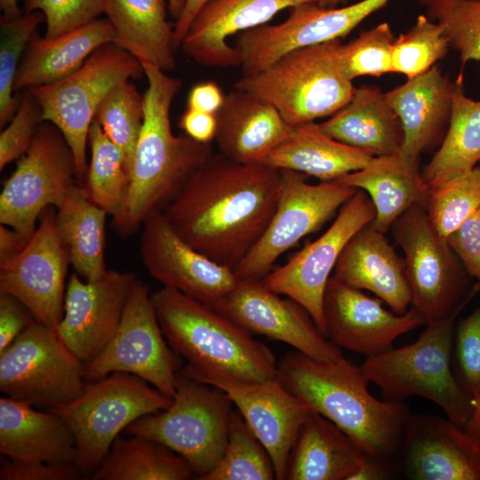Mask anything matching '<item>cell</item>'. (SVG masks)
<instances>
[{
    "mask_svg": "<svg viewBox=\"0 0 480 480\" xmlns=\"http://www.w3.org/2000/svg\"><path fill=\"white\" fill-rule=\"evenodd\" d=\"M281 185L278 169L212 154L163 212L190 246L234 270L265 233Z\"/></svg>",
    "mask_w": 480,
    "mask_h": 480,
    "instance_id": "1",
    "label": "cell"
},
{
    "mask_svg": "<svg viewBox=\"0 0 480 480\" xmlns=\"http://www.w3.org/2000/svg\"><path fill=\"white\" fill-rule=\"evenodd\" d=\"M148 80L144 120L130 172L127 193L113 226L123 237L132 235L153 212L163 211L188 180L212 156L211 143L174 135L170 110L182 82L156 66L141 63Z\"/></svg>",
    "mask_w": 480,
    "mask_h": 480,
    "instance_id": "2",
    "label": "cell"
},
{
    "mask_svg": "<svg viewBox=\"0 0 480 480\" xmlns=\"http://www.w3.org/2000/svg\"><path fill=\"white\" fill-rule=\"evenodd\" d=\"M277 379L365 454L385 460L397 455L411 412L403 402L374 397L360 367L344 356L324 362L289 352L277 364Z\"/></svg>",
    "mask_w": 480,
    "mask_h": 480,
    "instance_id": "3",
    "label": "cell"
},
{
    "mask_svg": "<svg viewBox=\"0 0 480 480\" xmlns=\"http://www.w3.org/2000/svg\"><path fill=\"white\" fill-rule=\"evenodd\" d=\"M151 300L164 337L188 362L184 369L209 382H261L277 378L272 351L213 308L170 287Z\"/></svg>",
    "mask_w": 480,
    "mask_h": 480,
    "instance_id": "4",
    "label": "cell"
},
{
    "mask_svg": "<svg viewBox=\"0 0 480 480\" xmlns=\"http://www.w3.org/2000/svg\"><path fill=\"white\" fill-rule=\"evenodd\" d=\"M466 304L444 319L428 323L415 342L368 356L359 366L366 380L379 387L384 400L422 396L464 430L472 418L474 402L456 379L452 357L456 319Z\"/></svg>",
    "mask_w": 480,
    "mask_h": 480,
    "instance_id": "5",
    "label": "cell"
},
{
    "mask_svg": "<svg viewBox=\"0 0 480 480\" xmlns=\"http://www.w3.org/2000/svg\"><path fill=\"white\" fill-rule=\"evenodd\" d=\"M342 44L336 39L292 50L233 86L272 105L290 125L331 116L356 89L342 68Z\"/></svg>",
    "mask_w": 480,
    "mask_h": 480,
    "instance_id": "6",
    "label": "cell"
},
{
    "mask_svg": "<svg viewBox=\"0 0 480 480\" xmlns=\"http://www.w3.org/2000/svg\"><path fill=\"white\" fill-rule=\"evenodd\" d=\"M233 404L222 389L183 370L177 372L170 406L137 419L125 430L130 436L150 438L176 452L200 480L223 456Z\"/></svg>",
    "mask_w": 480,
    "mask_h": 480,
    "instance_id": "7",
    "label": "cell"
},
{
    "mask_svg": "<svg viewBox=\"0 0 480 480\" xmlns=\"http://www.w3.org/2000/svg\"><path fill=\"white\" fill-rule=\"evenodd\" d=\"M172 401L142 378L116 372L86 384L77 398L48 410L71 428L75 464L89 478L123 430L144 415L167 409Z\"/></svg>",
    "mask_w": 480,
    "mask_h": 480,
    "instance_id": "8",
    "label": "cell"
},
{
    "mask_svg": "<svg viewBox=\"0 0 480 480\" xmlns=\"http://www.w3.org/2000/svg\"><path fill=\"white\" fill-rule=\"evenodd\" d=\"M142 75L139 60L109 43L96 49L69 76L28 89L42 108L43 121L53 124L71 148L80 182L85 181L88 134L100 104L117 85Z\"/></svg>",
    "mask_w": 480,
    "mask_h": 480,
    "instance_id": "9",
    "label": "cell"
},
{
    "mask_svg": "<svg viewBox=\"0 0 480 480\" xmlns=\"http://www.w3.org/2000/svg\"><path fill=\"white\" fill-rule=\"evenodd\" d=\"M391 228L404 253L411 305L427 324L446 318L479 292L476 283L466 295L467 276L446 238L431 222L426 207L412 205Z\"/></svg>",
    "mask_w": 480,
    "mask_h": 480,
    "instance_id": "10",
    "label": "cell"
},
{
    "mask_svg": "<svg viewBox=\"0 0 480 480\" xmlns=\"http://www.w3.org/2000/svg\"><path fill=\"white\" fill-rule=\"evenodd\" d=\"M84 365L55 328L36 320L0 353V390L36 408L59 406L83 393Z\"/></svg>",
    "mask_w": 480,
    "mask_h": 480,
    "instance_id": "11",
    "label": "cell"
},
{
    "mask_svg": "<svg viewBox=\"0 0 480 480\" xmlns=\"http://www.w3.org/2000/svg\"><path fill=\"white\" fill-rule=\"evenodd\" d=\"M79 180L71 148L52 123L40 124L0 195V223L29 240L41 213L57 209Z\"/></svg>",
    "mask_w": 480,
    "mask_h": 480,
    "instance_id": "12",
    "label": "cell"
},
{
    "mask_svg": "<svg viewBox=\"0 0 480 480\" xmlns=\"http://www.w3.org/2000/svg\"><path fill=\"white\" fill-rule=\"evenodd\" d=\"M280 172L276 209L261 238L234 269L238 278L262 280L282 254L319 229L357 191L335 180L310 184L304 173Z\"/></svg>",
    "mask_w": 480,
    "mask_h": 480,
    "instance_id": "13",
    "label": "cell"
},
{
    "mask_svg": "<svg viewBox=\"0 0 480 480\" xmlns=\"http://www.w3.org/2000/svg\"><path fill=\"white\" fill-rule=\"evenodd\" d=\"M164 336L148 286L138 279L114 336L84 365V379L93 381L113 372H128L172 398L177 372L173 355Z\"/></svg>",
    "mask_w": 480,
    "mask_h": 480,
    "instance_id": "14",
    "label": "cell"
},
{
    "mask_svg": "<svg viewBox=\"0 0 480 480\" xmlns=\"http://www.w3.org/2000/svg\"><path fill=\"white\" fill-rule=\"evenodd\" d=\"M374 217L371 198L357 189L328 229L285 264L272 269L261 280L263 284L300 304L324 334V296L332 271L350 238Z\"/></svg>",
    "mask_w": 480,
    "mask_h": 480,
    "instance_id": "15",
    "label": "cell"
},
{
    "mask_svg": "<svg viewBox=\"0 0 480 480\" xmlns=\"http://www.w3.org/2000/svg\"><path fill=\"white\" fill-rule=\"evenodd\" d=\"M390 0H361L324 8L307 3L290 9L286 20L263 24L236 36L243 76L253 75L285 53L302 47L340 39Z\"/></svg>",
    "mask_w": 480,
    "mask_h": 480,
    "instance_id": "16",
    "label": "cell"
},
{
    "mask_svg": "<svg viewBox=\"0 0 480 480\" xmlns=\"http://www.w3.org/2000/svg\"><path fill=\"white\" fill-rule=\"evenodd\" d=\"M70 265L57 230L56 212L47 207L23 250L0 263V294L14 296L35 319L56 328L64 314L66 278Z\"/></svg>",
    "mask_w": 480,
    "mask_h": 480,
    "instance_id": "17",
    "label": "cell"
},
{
    "mask_svg": "<svg viewBox=\"0 0 480 480\" xmlns=\"http://www.w3.org/2000/svg\"><path fill=\"white\" fill-rule=\"evenodd\" d=\"M213 308L249 332L284 342L313 359L332 362L343 356L300 304L279 297L261 280L238 278Z\"/></svg>",
    "mask_w": 480,
    "mask_h": 480,
    "instance_id": "18",
    "label": "cell"
},
{
    "mask_svg": "<svg viewBox=\"0 0 480 480\" xmlns=\"http://www.w3.org/2000/svg\"><path fill=\"white\" fill-rule=\"evenodd\" d=\"M145 269L163 286L213 308L236 284L234 270L204 256L174 230L163 211L142 224L140 246Z\"/></svg>",
    "mask_w": 480,
    "mask_h": 480,
    "instance_id": "19",
    "label": "cell"
},
{
    "mask_svg": "<svg viewBox=\"0 0 480 480\" xmlns=\"http://www.w3.org/2000/svg\"><path fill=\"white\" fill-rule=\"evenodd\" d=\"M138 279L132 272L116 269H108L94 281H85L76 273L69 276L64 314L55 329L84 364L93 359L114 336Z\"/></svg>",
    "mask_w": 480,
    "mask_h": 480,
    "instance_id": "20",
    "label": "cell"
},
{
    "mask_svg": "<svg viewBox=\"0 0 480 480\" xmlns=\"http://www.w3.org/2000/svg\"><path fill=\"white\" fill-rule=\"evenodd\" d=\"M325 336L335 345L366 357L393 348L396 338L427 324L411 307L399 315L387 310L379 298H372L332 276L324 296Z\"/></svg>",
    "mask_w": 480,
    "mask_h": 480,
    "instance_id": "21",
    "label": "cell"
},
{
    "mask_svg": "<svg viewBox=\"0 0 480 480\" xmlns=\"http://www.w3.org/2000/svg\"><path fill=\"white\" fill-rule=\"evenodd\" d=\"M412 480H480V443L448 418L410 413L398 453Z\"/></svg>",
    "mask_w": 480,
    "mask_h": 480,
    "instance_id": "22",
    "label": "cell"
},
{
    "mask_svg": "<svg viewBox=\"0 0 480 480\" xmlns=\"http://www.w3.org/2000/svg\"><path fill=\"white\" fill-rule=\"evenodd\" d=\"M226 392L273 461L276 479L284 480L291 449L313 411L277 378L261 382H205Z\"/></svg>",
    "mask_w": 480,
    "mask_h": 480,
    "instance_id": "23",
    "label": "cell"
},
{
    "mask_svg": "<svg viewBox=\"0 0 480 480\" xmlns=\"http://www.w3.org/2000/svg\"><path fill=\"white\" fill-rule=\"evenodd\" d=\"M317 0H211L193 20L180 48L196 63L213 68L241 65L228 39L268 23L278 12Z\"/></svg>",
    "mask_w": 480,
    "mask_h": 480,
    "instance_id": "24",
    "label": "cell"
},
{
    "mask_svg": "<svg viewBox=\"0 0 480 480\" xmlns=\"http://www.w3.org/2000/svg\"><path fill=\"white\" fill-rule=\"evenodd\" d=\"M456 84L437 66L408 79L386 92L404 131L399 153L403 160L419 164L420 156L434 145L449 125Z\"/></svg>",
    "mask_w": 480,
    "mask_h": 480,
    "instance_id": "25",
    "label": "cell"
},
{
    "mask_svg": "<svg viewBox=\"0 0 480 480\" xmlns=\"http://www.w3.org/2000/svg\"><path fill=\"white\" fill-rule=\"evenodd\" d=\"M216 117L220 153L245 164H262L292 130L272 105L235 88L225 95Z\"/></svg>",
    "mask_w": 480,
    "mask_h": 480,
    "instance_id": "26",
    "label": "cell"
},
{
    "mask_svg": "<svg viewBox=\"0 0 480 480\" xmlns=\"http://www.w3.org/2000/svg\"><path fill=\"white\" fill-rule=\"evenodd\" d=\"M332 276L352 287L372 292L396 314L409 309L411 293L404 260L385 234L370 224L348 242Z\"/></svg>",
    "mask_w": 480,
    "mask_h": 480,
    "instance_id": "27",
    "label": "cell"
},
{
    "mask_svg": "<svg viewBox=\"0 0 480 480\" xmlns=\"http://www.w3.org/2000/svg\"><path fill=\"white\" fill-rule=\"evenodd\" d=\"M0 452L15 461L75 463L76 442L56 412L4 396L0 398Z\"/></svg>",
    "mask_w": 480,
    "mask_h": 480,
    "instance_id": "28",
    "label": "cell"
},
{
    "mask_svg": "<svg viewBox=\"0 0 480 480\" xmlns=\"http://www.w3.org/2000/svg\"><path fill=\"white\" fill-rule=\"evenodd\" d=\"M116 43L108 19L94 20L54 37H31L19 67L14 92L60 81L80 68L100 46Z\"/></svg>",
    "mask_w": 480,
    "mask_h": 480,
    "instance_id": "29",
    "label": "cell"
},
{
    "mask_svg": "<svg viewBox=\"0 0 480 480\" xmlns=\"http://www.w3.org/2000/svg\"><path fill=\"white\" fill-rule=\"evenodd\" d=\"M319 126L334 140L372 156L397 155L404 141L401 121L386 92L372 86L356 88L348 103Z\"/></svg>",
    "mask_w": 480,
    "mask_h": 480,
    "instance_id": "30",
    "label": "cell"
},
{
    "mask_svg": "<svg viewBox=\"0 0 480 480\" xmlns=\"http://www.w3.org/2000/svg\"><path fill=\"white\" fill-rule=\"evenodd\" d=\"M102 4L116 44L140 63L164 72L175 68L174 23L167 20V0H102Z\"/></svg>",
    "mask_w": 480,
    "mask_h": 480,
    "instance_id": "31",
    "label": "cell"
},
{
    "mask_svg": "<svg viewBox=\"0 0 480 480\" xmlns=\"http://www.w3.org/2000/svg\"><path fill=\"white\" fill-rule=\"evenodd\" d=\"M335 181L368 193L375 208L370 225L383 234L412 205L426 207L429 191L419 164H410L398 155L375 156L364 168Z\"/></svg>",
    "mask_w": 480,
    "mask_h": 480,
    "instance_id": "32",
    "label": "cell"
},
{
    "mask_svg": "<svg viewBox=\"0 0 480 480\" xmlns=\"http://www.w3.org/2000/svg\"><path fill=\"white\" fill-rule=\"evenodd\" d=\"M335 424L313 412L291 449L287 480H349L366 459Z\"/></svg>",
    "mask_w": 480,
    "mask_h": 480,
    "instance_id": "33",
    "label": "cell"
},
{
    "mask_svg": "<svg viewBox=\"0 0 480 480\" xmlns=\"http://www.w3.org/2000/svg\"><path fill=\"white\" fill-rule=\"evenodd\" d=\"M374 157L330 137L319 124L307 122L292 125L287 139L262 164L278 170L299 172L321 181H332L364 168Z\"/></svg>",
    "mask_w": 480,
    "mask_h": 480,
    "instance_id": "34",
    "label": "cell"
},
{
    "mask_svg": "<svg viewBox=\"0 0 480 480\" xmlns=\"http://www.w3.org/2000/svg\"><path fill=\"white\" fill-rule=\"evenodd\" d=\"M108 213L96 204L84 185L78 181L57 209L59 236L70 265L85 281L100 278L108 270L105 264V227Z\"/></svg>",
    "mask_w": 480,
    "mask_h": 480,
    "instance_id": "35",
    "label": "cell"
},
{
    "mask_svg": "<svg viewBox=\"0 0 480 480\" xmlns=\"http://www.w3.org/2000/svg\"><path fill=\"white\" fill-rule=\"evenodd\" d=\"M189 463L164 444L148 437L118 436L90 480H188Z\"/></svg>",
    "mask_w": 480,
    "mask_h": 480,
    "instance_id": "36",
    "label": "cell"
},
{
    "mask_svg": "<svg viewBox=\"0 0 480 480\" xmlns=\"http://www.w3.org/2000/svg\"><path fill=\"white\" fill-rule=\"evenodd\" d=\"M480 162V100L456 84L447 132L422 175L428 187L463 175Z\"/></svg>",
    "mask_w": 480,
    "mask_h": 480,
    "instance_id": "37",
    "label": "cell"
},
{
    "mask_svg": "<svg viewBox=\"0 0 480 480\" xmlns=\"http://www.w3.org/2000/svg\"><path fill=\"white\" fill-rule=\"evenodd\" d=\"M90 162L84 185L92 200L115 218L122 209L130 175L122 151L96 119L88 134Z\"/></svg>",
    "mask_w": 480,
    "mask_h": 480,
    "instance_id": "38",
    "label": "cell"
},
{
    "mask_svg": "<svg viewBox=\"0 0 480 480\" xmlns=\"http://www.w3.org/2000/svg\"><path fill=\"white\" fill-rule=\"evenodd\" d=\"M272 479H276V473L270 455L239 412L234 411L223 456L200 480Z\"/></svg>",
    "mask_w": 480,
    "mask_h": 480,
    "instance_id": "39",
    "label": "cell"
},
{
    "mask_svg": "<svg viewBox=\"0 0 480 480\" xmlns=\"http://www.w3.org/2000/svg\"><path fill=\"white\" fill-rule=\"evenodd\" d=\"M132 82L122 83L112 90L94 118L122 151L129 175L144 120V96Z\"/></svg>",
    "mask_w": 480,
    "mask_h": 480,
    "instance_id": "40",
    "label": "cell"
},
{
    "mask_svg": "<svg viewBox=\"0 0 480 480\" xmlns=\"http://www.w3.org/2000/svg\"><path fill=\"white\" fill-rule=\"evenodd\" d=\"M44 22L40 12H24L15 18L0 19V126H5L16 113L20 97H16L14 83L25 50Z\"/></svg>",
    "mask_w": 480,
    "mask_h": 480,
    "instance_id": "41",
    "label": "cell"
},
{
    "mask_svg": "<svg viewBox=\"0 0 480 480\" xmlns=\"http://www.w3.org/2000/svg\"><path fill=\"white\" fill-rule=\"evenodd\" d=\"M480 207V167L429 187L426 210L434 227L446 238Z\"/></svg>",
    "mask_w": 480,
    "mask_h": 480,
    "instance_id": "42",
    "label": "cell"
},
{
    "mask_svg": "<svg viewBox=\"0 0 480 480\" xmlns=\"http://www.w3.org/2000/svg\"><path fill=\"white\" fill-rule=\"evenodd\" d=\"M451 46L443 27L428 15L420 14L414 25L395 39L393 72L408 79L421 75L443 59Z\"/></svg>",
    "mask_w": 480,
    "mask_h": 480,
    "instance_id": "43",
    "label": "cell"
},
{
    "mask_svg": "<svg viewBox=\"0 0 480 480\" xmlns=\"http://www.w3.org/2000/svg\"><path fill=\"white\" fill-rule=\"evenodd\" d=\"M439 23L462 63L480 60V0H417Z\"/></svg>",
    "mask_w": 480,
    "mask_h": 480,
    "instance_id": "44",
    "label": "cell"
},
{
    "mask_svg": "<svg viewBox=\"0 0 480 480\" xmlns=\"http://www.w3.org/2000/svg\"><path fill=\"white\" fill-rule=\"evenodd\" d=\"M395 36L388 22H381L340 49V62L346 76L353 80L358 76H380L393 73L392 48Z\"/></svg>",
    "mask_w": 480,
    "mask_h": 480,
    "instance_id": "45",
    "label": "cell"
},
{
    "mask_svg": "<svg viewBox=\"0 0 480 480\" xmlns=\"http://www.w3.org/2000/svg\"><path fill=\"white\" fill-rule=\"evenodd\" d=\"M479 292H480V283ZM453 372L461 387L473 398L480 397V302L455 327Z\"/></svg>",
    "mask_w": 480,
    "mask_h": 480,
    "instance_id": "46",
    "label": "cell"
},
{
    "mask_svg": "<svg viewBox=\"0 0 480 480\" xmlns=\"http://www.w3.org/2000/svg\"><path fill=\"white\" fill-rule=\"evenodd\" d=\"M25 12H40L45 37H54L85 25L103 13L102 0H25Z\"/></svg>",
    "mask_w": 480,
    "mask_h": 480,
    "instance_id": "47",
    "label": "cell"
},
{
    "mask_svg": "<svg viewBox=\"0 0 480 480\" xmlns=\"http://www.w3.org/2000/svg\"><path fill=\"white\" fill-rule=\"evenodd\" d=\"M42 122V108L26 90L16 113L0 134L1 171L28 151Z\"/></svg>",
    "mask_w": 480,
    "mask_h": 480,
    "instance_id": "48",
    "label": "cell"
},
{
    "mask_svg": "<svg viewBox=\"0 0 480 480\" xmlns=\"http://www.w3.org/2000/svg\"><path fill=\"white\" fill-rule=\"evenodd\" d=\"M83 474L74 462L1 460L0 480H78Z\"/></svg>",
    "mask_w": 480,
    "mask_h": 480,
    "instance_id": "49",
    "label": "cell"
},
{
    "mask_svg": "<svg viewBox=\"0 0 480 480\" xmlns=\"http://www.w3.org/2000/svg\"><path fill=\"white\" fill-rule=\"evenodd\" d=\"M446 241L465 271L480 283V207L452 232Z\"/></svg>",
    "mask_w": 480,
    "mask_h": 480,
    "instance_id": "50",
    "label": "cell"
},
{
    "mask_svg": "<svg viewBox=\"0 0 480 480\" xmlns=\"http://www.w3.org/2000/svg\"><path fill=\"white\" fill-rule=\"evenodd\" d=\"M36 321L28 308L12 295L0 294V353Z\"/></svg>",
    "mask_w": 480,
    "mask_h": 480,
    "instance_id": "51",
    "label": "cell"
},
{
    "mask_svg": "<svg viewBox=\"0 0 480 480\" xmlns=\"http://www.w3.org/2000/svg\"><path fill=\"white\" fill-rule=\"evenodd\" d=\"M185 134L193 140L210 144L215 140L217 131L216 114L187 108L178 123Z\"/></svg>",
    "mask_w": 480,
    "mask_h": 480,
    "instance_id": "52",
    "label": "cell"
},
{
    "mask_svg": "<svg viewBox=\"0 0 480 480\" xmlns=\"http://www.w3.org/2000/svg\"><path fill=\"white\" fill-rule=\"evenodd\" d=\"M225 95L214 81L201 82L194 85L188 95L187 108L214 113L220 108Z\"/></svg>",
    "mask_w": 480,
    "mask_h": 480,
    "instance_id": "53",
    "label": "cell"
},
{
    "mask_svg": "<svg viewBox=\"0 0 480 480\" xmlns=\"http://www.w3.org/2000/svg\"><path fill=\"white\" fill-rule=\"evenodd\" d=\"M395 468L389 460L366 456V459L357 470L349 477V480H382L394 476Z\"/></svg>",
    "mask_w": 480,
    "mask_h": 480,
    "instance_id": "54",
    "label": "cell"
},
{
    "mask_svg": "<svg viewBox=\"0 0 480 480\" xmlns=\"http://www.w3.org/2000/svg\"><path fill=\"white\" fill-rule=\"evenodd\" d=\"M29 240L25 239L14 229L5 225L0 226V263L18 255Z\"/></svg>",
    "mask_w": 480,
    "mask_h": 480,
    "instance_id": "55",
    "label": "cell"
},
{
    "mask_svg": "<svg viewBox=\"0 0 480 480\" xmlns=\"http://www.w3.org/2000/svg\"><path fill=\"white\" fill-rule=\"evenodd\" d=\"M209 1L211 0H186L180 16L174 22V42L177 49L180 48L193 20Z\"/></svg>",
    "mask_w": 480,
    "mask_h": 480,
    "instance_id": "56",
    "label": "cell"
},
{
    "mask_svg": "<svg viewBox=\"0 0 480 480\" xmlns=\"http://www.w3.org/2000/svg\"><path fill=\"white\" fill-rule=\"evenodd\" d=\"M474 412L469 420L466 432L480 443V397L474 400Z\"/></svg>",
    "mask_w": 480,
    "mask_h": 480,
    "instance_id": "57",
    "label": "cell"
},
{
    "mask_svg": "<svg viewBox=\"0 0 480 480\" xmlns=\"http://www.w3.org/2000/svg\"><path fill=\"white\" fill-rule=\"evenodd\" d=\"M0 7L4 17L15 18L21 15L18 0H0Z\"/></svg>",
    "mask_w": 480,
    "mask_h": 480,
    "instance_id": "58",
    "label": "cell"
},
{
    "mask_svg": "<svg viewBox=\"0 0 480 480\" xmlns=\"http://www.w3.org/2000/svg\"><path fill=\"white\" fill-rule=\"evenodd\" d=\"M185 2L186 0H167L168 12L172 18L175 20V21L180 16L185 5Z\"/></svg>",
    "mask_w": 480,
    "mask_h": 480,
    "instance_id": "59",
    "label": "cell"
},
{
    "mask_svg": "<svg viewBox=\"0 0 480 480\" xmlns=\"http://www.w3.org/2000/svg\"><path fill=\"white\" fill-rule=\"evenodd\" d=\"M348 0H317V4L324 8H335L343 6Z\"/></svg>",
    "mask_w": 480,
    "mask_h": 480,
    "instance_id": "60",
    "label": "cell"
}]
</instances>
